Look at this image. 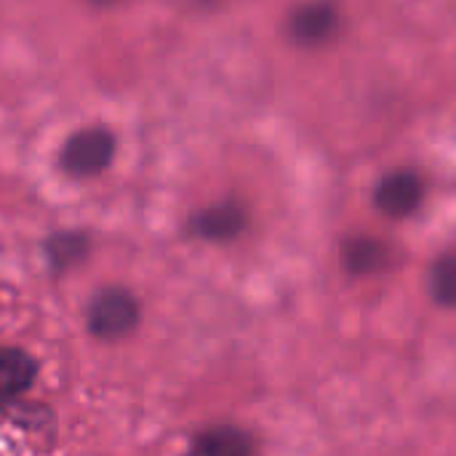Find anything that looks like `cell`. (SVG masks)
Segmentation results:
<instances>
[{
    "instance_id": "6da1fadb",
    "label": "cell",
    "mask_w": 456,
    "mask_h": 456,
    "mask_svg": "<svg viewBox=\"0 0 456 456\" xmlns=\"http://www.w3.org/2000/svg\"><path fill=\"white\" fill-rule=\"evenodd\" d=\"M142 321L139 299L126 289H104L99 291L86 313L88 331L102 342H118L126 339Z\"/></svg>"
},
{
    "instance_id": "7a4b0ae2",
    "label": "cell",
    "mask_w": 456,
    "mask_h": 456,
    "mask_svg": "<svg viewBox=\"0 0 456 456\" xmlns=\"http://www.w3.org/2000/svg\"><path fill=\"white\" fill-rule=\"evenodd\" d=\"M115 158V136L102 128H83L75 136L67 139L61 150V168L69 176H96L102 174Z\"/></svg>"
},
{
    "instance_id": "3957f363",
    "label": "cell",
    "mask_w": 456,
    "mask_h": 456,
    "mask_svg": "<svg viewBox=\"0 0 456 456\" xmlns=\"http://www.w3.org/2000/svg\"><path fill=\"white\" fill-rule=\"evenodd\" d=\"M35 385L37 361L19 347H0V411L19 406Z\"/></svg>"
},
{
    "instance_id": "277c9868",
    "label": "cell",
    "mask_w": 456,
    "mask_h": 456,
    "mask_svg": "<svg viewBox=\"0 0 456 456\" xmlns=\"http://www.w3.org/2000/svg\"><path fill=\"white\" fill-rule=\"evenodd\" d=\"M422 195H425V187L414 171H395L379 182V187L374 192V203L385 216L403 219L419 208Z\"/></svg>"
},
{
    "instance_id": "5b68a950",
    "label": "cell",
    "mask_w": 456,
    "mask_h": 456,
    "mask_svg": "<svg viewBox=\"0 0 456 456\" xmlns=\"http://www.w3.org/2000/svg\"><path fill=\"white\" fill-rule=\"evenodd\" d=\"M187 456H256V441L240 425H211L200 430L192 441Z\"/></svg>"
},
{
    "instance_id": "8992f818",
    "label": "cell",
    "mask_w": 456,
    "mask_h": 456,
    "mask_svg": "<svg viewBox=\"0 0 456 456\" xmlns=\"http://www.w3.org/2000/svg\"><path fill=\"white\" fill-rule=\"evenodd\" d=\"M337 27H339V13H337V5L329 0H315V3L299 5L289 21L291 37L302 45L326 43L337 32Z\"/></svg>"
},
{
    "instance_id": "52a82bcc",
    "label": "cell",
    "mask_w": 456,
    "mask_h": 456,
    "mask_svg": "<svg viewBox=\"0 0 456 456\" xmlns=\"http://www.w3.org/2000/svg\"><path fill=\"white\" fill-rule=\"evenodd\" d=\"M246 208L238 200H222L216 206L203 208L200 214H195L192 219V232L203 240H214V243H227L232 238H238L246 230Z\"/></svg>"
},
{
    "instance_id": "ba28073f",
    "label": "cell",
    "mask_w": 456,
    "mask_h": 456,
    "mask_svg": "<svg viewBox=\"0 0 456 456\" xmlns=\"http://www.w3.org/2000/svg\"><path fill=\"white\" fill-rule=\"evenodd\" d=\"M390 259H393V254H390L387 243H382L377 238L358 235V238H350L342 246V267L350 275H358V278L382 273L390 265Z\"/></svg>"
},
{
    "instance_id": "9c48e42d",
    "label": "cell",
    "mask_w": 456,
    "mask_h": 456,
    "mask_svg": "<svg viewBox=\"0 0 456 456\" xmlns=\"http://www.w3.org/2000/svg\"><path fill=\"white\" fill-rule=\"evenodd\" d=\"M428 291L436 305L456 310V251L438 256L428 275Z\"/></svg>"
},
{
    "instance_id": "30bf717a",
    "label": "cell",
    "mask_w": 456,
    "mask_h": 456,
    "mask_svg": "<svg viewBox=\"0 0 456 456\" xmlns=\"http://www.w3.org/2000/svg\"><path fill=\"white\" fill-rule=\"evenodd\" d=\"M86 254V238L77 232H61L48 243V256L56 267H69Z\"/></svg>"
},
{
    "instance_id": "8fae6325",
    "label": "cell",
    "mask_w": 456,
    "mask_h": 456,
    "mask_svg": "<svg viewBox=\"0 0 456 456\" xmlns=\"http://www.w3.org/2000/svg\"><path fill=\"white\" fill-rule=\"evenodd\" d=\"M88 3H94V5H115V3H120V0H88Z\"/></svg>"
},
{
    "instance_id": "7c38bea8",
    "label": "cell",
    "mask_w": 456,
    "mask_h": 456,
    "mask_svg": "<svg viewBox=\"0 0 456 456\" xmlns=\"http://www.w3.org/2000/svg\"><path fill=\"white\" fill-rule=\"evenodd\" d=\"M203 3H208V0H203Z\"/></svg>"
}]
</instances>
